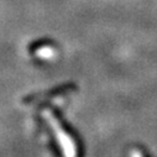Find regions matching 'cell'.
I'll return each instance as SVG.
<instances>
[{
	"mask_svg": "<svg viewBox=\"0 0 157 157\" xmlns=\"http://www.w3.org/2000/svg\"><path fill=\"white\" fill-rule=\"evenodd\" d=\"M130 157H142V153L140 150L134 148L132 151H130Z\"/></svg>",
	"mask_w": 157,
	"mask_h": 157,
	"instance_id": "obj_3",
	"label": "cell"
},
{
	"mask_svg": "<svg viewBox=\"0 0 157 157\" xmlns=\"http://www.w3.org/2000/svg\"><path fill=\"white\" fill-rule=\"evenodd\" d=\"M42 115H44V117L46 119V121L50 124V126L53 130V132L56 134V137H57L61 147L63 148L64 157H77V150H75L74 141L62 129V126L59 125V123L56 119V116L53 115V113L50 109H45L44 113H42Z\"/></svg>",
	"mask_w": 157,
	"mask_h": 157,
	"instance_id": "obj_1",
	"label": "cell"
},
{
	"mask_svg": "<svg viewBox=\"0 0 157 157\" xmlns=\"http://www.w3.org/2000/svg\"><path fill=\"white\" fill-rule=\"evenodd\" d=\"M36 55L40 57V58H44V59H51V58L55 57L56 51L52 47H50V46H44V47L38 48L36 51Z\"/></svg>",
	"mask_w": 157,
	"mask_h": 157,
	"instance_id": "obj_2",
	"label": "cell"
}]
</instances>
